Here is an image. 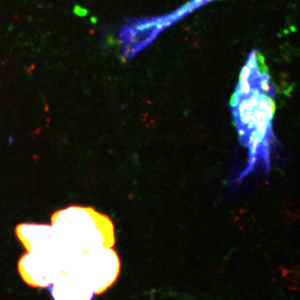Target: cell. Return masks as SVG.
<instances>
[{
  "instance_id": "277c9868",
  "label": "cell",
  "mask_w": 300,
  "mask_h": 300,
  "mask_svg": "<svg viewBox=\"0 0 300 300\" xmlns=\"http://www.w3.org/2000/svg\"><path fill=\"white\" fill-rule=\"evenodd\" d=\"M18 270L24 281L33 287H47L63 271L60 263L54 257L27 252L19 261Z\"/></svg>"
},
{
  "instance_id": "6da1fadb",
  "label": "cell",
  "mask_w": 300,
  "mask_h": 300,
  "mask_svg": "<svg viewBox=\"0 0 300 300\" xmlns=\"http://www.w3.org/2000/svg\"><path fill=\"white\" fill-rule=\"evenodd\" d=\"M254 83L244 75L231 106L240 140L249 150L246 173L259 163L269 168V151L273 137L274 104L269 94L268 83L266 80H261L260 84L254 81Z\"/></svg>"
},
{
  "instance_id": "3957f363",
  "label": "cell",
  "mask_w": 300,
  "mask_h": 300,
  "mask_svg": "<svg viewBox=\"0 0 300 300\" xmlns=\"http://www.w3.org/2000/svg\"><path fill=\"white\" fill-rule=\"evenodd\" d=\"M72 270L88 283L95 294H99L117 280L120 261L113 249L99 247L84 253Z\"/></svg>"
},
{
  "instance_id": "5b68a950",
  "label": "cell",
  "mask_w": 300,
  "mask_h": 300,
  "mask_svg": "<svg viewBox=\"0 0 300 300\" xmlns=\"http://www.w3.org/2000/svg\"><path fill=\"white\" fill-rule=\"evenodd\" d=\"M54 300H92L95 293L74 270L61 271L48 288Z\"/></svg>"
},
{
  "instance_id": "7a4b0ae2",
  "label": "cell",
  "mask_w": 300,
  "mask_h": 300,
  "mask_svg": "<svg viewBox=\"0 0 300 300\" xmlns=\"http://www.w3.org/2000/svg\"><path fill=\"white\" fill-rule=\"evenodd\" d=\"M52 227L70 249L85 253L115 244L113 224L108 217L92 207L71 206L52 215Z\"/></svg>"
}]
</instances>
